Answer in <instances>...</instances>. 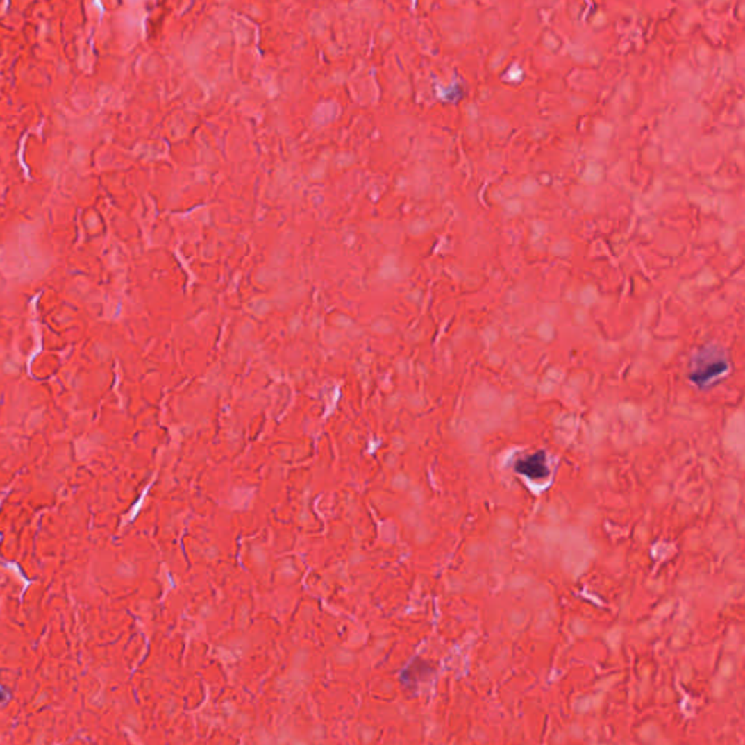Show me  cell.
I'll list each match as a JSON object with an SVG mask.
<instances>
[{
  "instance_id": "cell-1",
  "label": "cell",
  "mask_w": 745,
  "mask_h": 745,
  "mask_svg": "<svg viewBox=\"0 0 745 745\" xmlns=\"http://www.w3.org/2000/svg\"><path fill=\"white\" fill-rule=\"evenodd\" d=\"M729 370V362L723 349L717 345H708L697 351L689 373L690 382L697 387H709L723 377Z\"/></svg>"
},
{
  "instance_id": "cell-2",
  "label": "cell",
  "mask_w": 745,
  "mask_h": 745,
  "mask_svg": "<svg viewBox=\"0 0 745 745\" xmlns=\"http://www.w3.org/2000/svg\"><path fill=\"white\" fill-rule=\"evenodd\" d=\"M514 470L519 475H523L531 480H540L549 476V466H547L544 450H539L533 454H528L523 459H519L514 464Z\"/></svg>"
}]
</instances>
